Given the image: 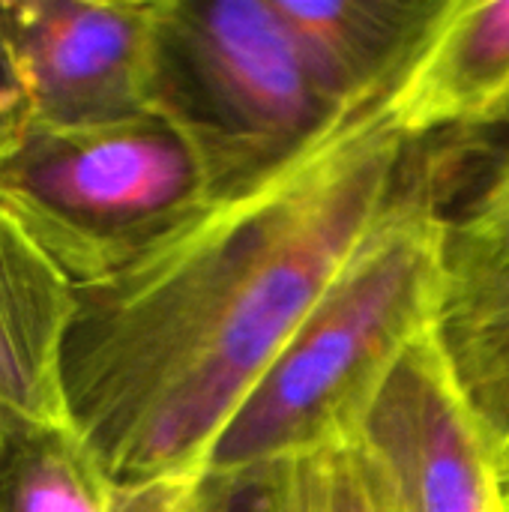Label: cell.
Masks as SVG:
<instances>
[{
	"label": "cell",
	"instance_id": "8fae6325",
	"mask_svg": "<svg viewBox=\"0 0 509 512\" xmlns=\"http://www.w3.org/2000/svg\"><path fill=\"white\" fill-rule=\"evenodd\" d=\"M198 477H111L72 426L24 423L0 456V512H186Z\"/></svg>",
	"mask_w": 509,
	"mask_h": 512
},
{
	"label": "cell",
	"instance_id": "2e32d148",
	"mask_svg": "<svg viewBox=\"0 0 509 512\" xmlns=\"http://www.w3.org/2000/svg\"><path fill=\"white\" fill-rule=\"evenodd\" d=\"M18 426H24V423L15 420L12 414H6V411L0 408V456H3V447H6V441L12 438V432H15Z\"/></svg>",
	"mask_w": 509,
	"mask_h": 512
},
{
	"label": "cell",
	"instance_id": "3957f363",
	"mask_svg": "<svg viewBox=\"0 0 509 512\" xmlns=\"http://www.w3.org/2000/svg\"><path fill=\"white\" fill-rule=\"evenodd\" d=\"M153 111L201 147L219 201L276 180L357 117L321 87L273 0H159Z\"/></svg>",
	"mask_w": 509,
	"mask_h": 512
},
{
	"label": "cell",
	"instance_id": "ba28073f",
	"mask_svg": "<svg viewBox=\"0 0 509 512\" xmlns=\"http://www.w3.org/2000/svg\"><path fill=\"white\" fill-rule=\"evenodd\" d=\"M390 114L417 141L507 132L509 0H447Z\"/></svg>",
	"mask_w": 509,
	"mask_h": 512
},
{
	"label": "cell",
	"instance_id": "277c9868",
	"mask_svg": "<svg viewBox=\"0 0 509 512\" xmlns=\"http://www.w3.org/2000/svg\"><path fill=\"white\" fill-rule=\"evenodd\" d=\"M216 201L201 147L159 111L30 126L0 159V204L75 288L123 273Z\"/></svg>",
	"mask_w": 509,
	"mask_h": 512
},
{
	"label": "cell",
	"instance_id": "6da1fadb",
	"mask_svg": "<svg viewBox=\"0 0 509 512\" xmlns=\"http://www.w3.org/2000/svg\"><path fill=\"white\" fill-rule=\"evenodd\" d=\"M429 144L396 126L387 99L276 180L216 201L123 273L75 288L63 405L111 477L204 471L222 429L417 177Z\"/></svg>",
	"mask_w": 509,
	"mask_h": 512
},
{
	"label": "cell",
	"instance_id": "8992f818",
	"mask_svg": "<svg viewBox=\"0 0 509 512\" xmlns=\"http://www.w3.org/2000/svg\"><path fill=\"white\" fill-rule=\"evenodd\" d=\"M159 0H0L33 126L84 129L153 111Z\"/></svg>",
	"mask_w": 509,
	"mask_h": 512
},
{
	"label": "cell",
	"instance_id": "9c48e42d",
	"mask_svg": "<svg viewBox=\"0 0 509 512\" xmlns=\"http://www.w3.org/2000/svg\"><path fill=\"white\" fill-rule=\"evenodd\" d=\"M321 87L351 114L384 105L447 0H273Z\"/></svg>",
	"mask_w": 509,
	"mask_h": 512
},
{
	"label": "cell",
	"instance_id": "30bf717a",
	"mask_svg": "<svg viewBox=\"0 0 509 512\" xmlns=\"http://www.w3.org/2000/svg\"><path fill=\"white\" fill-rule=\"evenodd\" d=\"M75 285L0 204V408L21 423L69 426L60 354Z\"/></svg>",
	"mask_w": 509,
	"mask_h": 512
},
{
	"label": "cell",
	"instance_id": "9a60e30c",
	"mask_svg": "<svg viewBox=\"0 0 509 512\" xmlns=\"http://www.w3.org/2000/svg\"><path fill=\"white\" fill-rule=\"evenodd\" d=\"M492 512H509V474L495 477V486H492Z\"/></svg>",
	"mask_w": 509,
	"mask_h": 512
},
{
	"label": "cell",
	"instance_id": "5b68a950",
	"mask_svg": "<svg viewBox=\"0 0 509 512\" xmlns=\"http://www.w3.org/2000/svg\"><path fill=\"white\" fill-rule=\"evenodd\" d=\"M435 351L486 447L509 474V129L462 195H441Z\"/></svg>",
	"mask_w": 509,
	"mask_h": 512
},
{
	"label": "cell",
	"instance_id": "7c38bea8",
	"mask_svg": "<svg viewBox=\"0 0 509 512\" xmlns=\"http://www.w3.org/2000/svg\"><path fill=\"white\" fill-rule=\"evenodd\" d=\"M291 495L294 512H402L390 474L360 438L294 456Z\"/></svg>",
	"mask_w": 509,
	"mask_h": 512
},
{
	"label": "cell",
	"instance_id": "52a82bcc",
	"mask_svg": "<svg viewBox=\"0 0 509 512\" xmlns=\"http://www.w3.org/2000/svg\"><path fill=\"white\" fill-rule=\"evenodd\" d=\"M360 441L378 456L402 512H492V465L432 336L408 351Z\"/></svg>",
	"mask_w": 509,
	"mask_h": 512
},
{
	"label": "cell",
	"instance_id": "4fadbf2b",
	"mask_svg": "<svg viewBox=\"0 0 509 512\" xmlns=\"http://www.w3.org/2000/svg\"><path fill=\"white\" fill-rule=\"evenodd\" d=\"M186 512H294L291 459L204 468Z\"/></svg>",
	"mask_w": 509,
	"mask_h": 512
},
{
	"label": "cell",
	"instance_id": "5bb4252c",
	"mask_svg": "<svg viewBox=\"0 0 509 512\" xmlns=\"http://www.w3.org/2000/svg\"><path fill=\"white\" fill-rule=\"evenodd\" d=\"M33 108L0 30V159L30 132Z\"/></svg>",
	"mask_w": 509,
	"mask_h": 512
},
{
	"label": "cell",
	"instance_id": "7a4b0ae2",
	"mask_svg": "<svg viewBox=\"0 0 509 512\" xmlns=\"http://www.w3.org/2000/svg\"><path fill=\"white\" fill-rule=\"evenodd\" d=\"M450 153H429L222 429L204 468L294 459L360 438L441 297V195Z\"/></svg>",
	"mask_w": 509,
	"mask_h": 512
}]
</instances>
